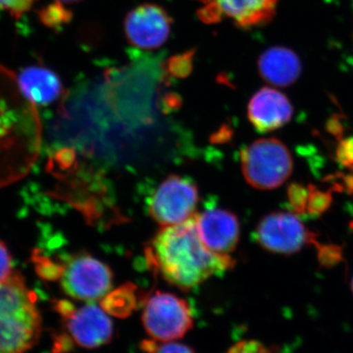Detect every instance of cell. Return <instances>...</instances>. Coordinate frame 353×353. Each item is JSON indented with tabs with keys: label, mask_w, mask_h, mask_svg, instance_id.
Masks as SVG:
<instances>
[{
	"label": "cell",
	"mask_w": 353,
	"mask_h": 353,
	"mask_svg": "<svg viewBox=\"0 0 353 353\" xmlns=\"http://www.w3.org/2000/svg\"><path fill=\"white\" fill-rule=\"evenodd\" d=\"M143 348L148 353H194L190 347L173 341H168L162 345H158L155 341H145L143 343Z\"/></svg>",
	"instance_id": "d6986e66"
},
{
	"label": "cell",
	"mask_w": 353,
	"mask_h": 353,
	"mask_svg": "<svg viewBox=\"0 0 353 353\" xmlns=\"http://www.w3.org/2000/svg\"><path fill=\"white\" fill-rule=\"evenodd\" d=\"M199 199V190L192 181L169 176L150 199V214L160 226L181 224L196 214Z\"/></svg>",
	"instance_id": "8992f818"
},
{
	"label": "cell",
	"mask_w": 353,
	"mask_h": 353,
	"mask_svg": "<svg viewBox=\"0 0 353 353\" xmlns=\"http://www.w3.org/2000/svg\"><path fill=\"white\" fill-rule=\"evenodd\" d=\"M352 292H353V279H352Z\"/></svg>",
	"instance_id": "484cf974"
},
{
	"label": "cell",
	"mask_w": 353,
	"mask_h": 353,
	"mask_svg": "<svg viewBox=\"0 0 353 353\" xmlns=\"http://www.w3.org/2000/svg\"><path fill=\"white\" fill-rule=\"evenodd\" d=\"M332 196L330 192H324L317 188L309 185L306 211L311 215H320L331 205Z\"/></svg>",
	"instance_id": "2e32d148"
},
{
	"label": "cell",
	"mask_w": 353,
	"mask_h": 353,
	"mask_svg": "<svg viewBox=\"0 0 353 353\" xmlns=\"http://www.w3.org/2000/svg\"><path fill=\"white\" fill-rule=\"evenodd\" d=\"M260 75L264 80L277 85L288 87L299 78L301 63L292 51L285 48H273L267 50L259 59Z\"/></svg>",
	"instance_id": "5bb4252c"
},
{
	"label": "cell",
	"mask_w": 353,
	"mask_h": 353,
	"mask_svg": "<svg viewBox=\"0 0 353 353\" xmlns=\"http://www.w3.org/2000/svg\"><path fill=\"white\" fill-rule=\"evenodd\" d=\"M60 283L65 294L79 301H99L108 294L112 287V272L110 268L83 253L72 256L63 265Z\"/></svg>",
	"instance_id": "5b68a950"
},
{
	"label": "cell",
	"mask_w": 353,
	"mask_h": 353,
	"mask_svg": "<svg viewBox=\"0 0 353 353\" xmlns=\"http://www.w3.org/2000/svg\"><path fill=\"white\" fill-rule=\"evenodd\" d=\"M339 161L345 166H352L353 165V137L343 141L339 146L338 150Z\"/></svg>",
	"instance_id": "cb8c5ba5"
},
{
	"label": "cell",
	"mask_w": 353,
	"mask_h": 353,
	"mask_svg": "<svg viewBox=\"0 0 353 353\" xmlns=\"http://www.w3.org/2000/svg\"><path fill=\"white\" fill-rule=\"evenodd\" d=\"M199 238L211 252L229 254L234 252L240 239V223L230 211L211 208L196 214Z\"/></svg>",
	"instance_id": "8fae6325"
},
{
	"label": "cell",
	"mask_w": 353,
	"mask_h": 353,
	"mask_svg": "<svg viewBox=\"0 0 353 353\" xmlns=\"http://www.w3.org/2000/svg\"><path fill=\"white\" fill-rule=\"evenodd\" d=\"M150 266L169 284L189 290L213 276L234 266L229 254L211 252L204 245L196 228V213L189 220L164 227L145 250Z\"/></svg>",
	"instance_id": "6da1fadb"
},
{
	"label": "cell",
	"mask_w": 353,
	"mask_h": 353,
	"mask_svg": "<svg viewBox=\"0 0 353 353\" xmlns=\"http://www.w3.org/2000/svg\"><path fill=\"white\" fill-rule=\"evenodd\" d=\"M228 353H273L270 348L259 341H241L230 348Z\"/></svg>",
	"instance_id": "44dd1931"
},
{
	"label": "cell",
	"mask_w": 353,
	"mask_h": 353,
	"mask_svg": "<svg viewBox=\"0 0 353 353\" xmlns=\"http://www.w3.org/2000/svg\"><path fill=\"white\" fill-rule=\"evenodd\" d=\"M194 51L183 53L178 57H172L167 62V71L170 75L176 78H185L190 73L192 69V59Z\"/></svg>",
	"instance_id": "e0dca14e"
},
{
	"label": "cell",
	"mask_w": 353,
	"mask_h": 353,
	"mask_svg": "<svg viewBox=\"0 0 353 353\" xmlns=\"http://www.w3.org/2000/svg\"><path fill=\"white\" fill-rule=\"evenodd\" d=\"M246 182L259 190L277 189L289 179L292 158L287 146L277 139H262L241 153Z\"/></svg>",
	"instance_id": "3957f363"
},
{
	"label": "cell",
	"mask_w": 353,
	"mask_h": 353,
	"mask_svg": "<svg viewBox=\"0 0 353 353\" xmlns=\"http://www.w3.org/2000/svg\"><path fill=\"white\" fill-rule=\"evenodd\" d=\"M318 257L323 266L331 267L341 261V252L336 245H322L319 246Z\"/></svg>",
	"instance_id": "7402d4cb"
},
{
	"label": "cell",
	"mask_w": 353,
	"mask_h": 353,
	"mask_svg": "<svg viewBox=\"0 0 353 353\" xmlns=\"http://www.w3.org/2000/svg\"><path fill=\"white\" fill-rule=\"evenodd\" d=\"M36 301L19 273L0 283V353H26L38 343L41 318Z\"/></svg>",
	"instance_id": "7a4b0ae2"
},
{
	"label": "cell",
	"mask_w": 353,
	"mask_h": 353,
	"mask_svg": "<svg viewBox=\"0 0 353 353\" xmlns=\"http://www.w3.org/2000/svg\"><path fill=\"white\" fill-rule=\"evenodd\" d=\"M143 324L153 340L168 343L183 338L194 321L187 301L175 294L157 292L145 304Z\"/></svg>",
	"instance_id": "277c9868"
},
{
	"label": "cell",
	"mask_w": 353,
	"mask_h": 353,
	"mask_svg": "<svg viewBox=\"0 0 353 353\" xmlns=\"http://www.w3.org/2000/svg\"><path fill=\"white\" fill-rule=\"evenodd\" d=\"M17 82L21 92L32 104L48 105L63 94V85L59 77L44 67H27L21 71Z\"/></svg>",
	"instance_id": "4fadbf2b"
},
{
	"label": "cell",
	"mask_w": 353,
	"mask_h": 353,
	"mask_svg": "<svg viewBox=\"0 0 353 353\" xmlns=\"http://www.w3.org/2000/svg\"><path fill=\"white\" fill-rule=\"evenodd\" d=\"M59 2H65V3H73V2H79L81 0H57Z\"/></svg>",
	"instance_id": "d4e9b609"
},
{
	"label": "cell",
	"mask_w": 353,
	"mask_h": 353,
	"mask_svg": "<svg viewBox=\"0 0 353 353\" xmlns=\"http://www.w3.org/2000/svg\"><path fill=\"white\" fill-rule=\"evenodd\" d=\"M204 4L197 11L199 19L206 24H215L229 18L241 28H250L264 23L275 15L280 0H199Z\"/></svg>",
	"instance_id": "9c48e42d"
},
{
	"label": "cell",
	"mask_w": 353,
	"mask_h": 353,
	"mask_svg": "<svg viewBox=\"0 0 353 353\" xmlns=\"http://www.w3.org/2000/svg\"><path fill=\"white\" fill-rule=\"evenodd\" d=\"M71 11L67 10L60 3L50 4L41 12V19L48 27L57 28L71 21Z\"/></svg>",
	"instance_id": "9a60e30c"
},
{
	"label": "cell",
	"mask_w": 353,
	"mask_h": 353,
	"mask_svg": "<svg viewBox=\"0 0 353 353\" xmlns=\"http://www.w3.org/2000/svg\"><path fill=\"white\" fill-rule=\"evenodd\" d=\"M290 206L294 212L303 214L307 206L308 189L299 183H292L288 190Z\"/></svg>",
	"instance_id": "ac0fdd59"
},
{
	"label": "cell",
	"mask_w": 353,
	"mask_h": 353,
	"mask_svg": "<svg viewBox=\"0 0 353 353\" xmlns=\"http://www.w3.org/2000/svg\"><path fill=\"white\" fill-rule=\"evenodd\" d=\"M248 113V119L257 131L272 132L290 122L292 106L282 92L263 88L250 99Z\"/></svg>",
	"instance_id": "7c38bea8"
},
{
	"label": "cell",
	"mask_w": 353,
	"mask_h": 353,
	"mask_svg": "<svg viewBox=\"0 0 353 353\" xmlns=\"http://www.w3.org/2000/svg\"><path fill=\"white\" fill-rule=\"evenodd\" d=\"M172 19L163 7L145 3L127 14L125 34L129 43L143 50H154L170 36Z\"/></svg>",
	"instance_id": "30bf717a"
},
{
	"label": "cell",
	"mask_w": 353,
	"mask_h": 353,
	"mask_svg": "<svg viewBox=\"0 0 353 353\" xmlns=\"http://www.w3.org/2000/svg\"><path fill=\"white\" fill-rule=\"evenodd\" d=\"M12 259L6 243L0 241V283L12 275Z\"/></svg>",
	"instance_id": "603a6c76"
},
{
	"label": "cell",
	"mask_w": 353,
	"mask_h": 353,
	"mask_svg": "<svg viewBox=\"0 0 353 353\" xmlns=\"http://www.w3.org/2000/svg\"><path fill=\"white\" fill-rule=\"evenodd\" d=\"M36 1L37 0H0V9L19 19L32 8Z\"/></svg>",
	"instance_id": "ffe728a7"
},
{
	"label": "cell",
	"mask_w": 353,
	"mask_h": 353,
	"mask_svg": "<svg viewBox=\"0 0 353 353\" xmlns=\"http://www.w3.org/2000/svg\"><path fill=\"white\" fill-rule=\"evenodd\" d=\"M257 241L268 252L292 254L306 243H315L301 220L292 213L275 212L265 216L256 230Z\"/></svg>",
	"instance_id": "ba28073f"
},
{
	"label": "cell",
	"mask_w": 353,
	"mask_h": 353,
	"mask_svg": "<svg viewBox=\"0 0 353 353\" xmlns=\"http://www.w3.org/2000/svg\"><path fill=\"white\" fill-rule=\"evenodd\" d=\"M57 308L64 317L71 338L80 347H99L113 338L112 321L105 311L95 304L77 309L69 301H62Z\"/></svg>",
	"instance_id": "52a82bcc"
}]
</instances>
